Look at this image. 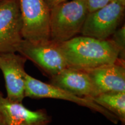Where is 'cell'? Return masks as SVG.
I'll return each instance as SVG.
<instances>
[{
  "label": "cell",
  "mask_w": 125,
  "mask_h": 125,
  "mask_svg": "<svg viewBox=\"0 0 125 125\" xmlns=\"http://www.w3.org/2000/svg\"><path fill=\"white\" fill-rule=\"evenodd\" d=\"M59 44L68 67L76 69L91 70L114 63L119 59V50L109 38L76 36Z\"/></svg>",
  "instance_id": "1"
},
{
  "label": "cell",
  "mask_w": 125,
  "mask_h": 125,
  "mask_svg": "<svg viewBox=\"0 0 125 125\" xmlns=\"http://www.w3.org/2000/svg\"><path fill=\"white\" fill-rule=\"evenodd\" d=\"M85 0H68L51 9L50 37L62 43L81 33L88 14Z\"/></svg>",
  "instance_id": "2"
},
{
  "label": "cell",
  "mask_w": 125,
  "mask_h": 125,
  "mask_svg": "<svg viewBox=\"0 0 125 125\" xmlns=\"http://www.w3.org/2000/svg\"><path fill=\"white\" fill-rule=\"evenodd\" d=\"M17 52L31 60L49 78L68 67L59 43L51 40L33 42L23 39Z\"/></svg>",
  "instance_id": "3"
},
{
  "label": "cell",
  "mask_w": 125,
  "mask_h": 125,
  "mask_svg": "<svg viewBox=\"0 0 125 125\" xmlns=\"http://www.w3.org/2000/svg\"><path fill=\"white\" fill-rule=\"evenodd\" d=\"M125 0H114L105 7L88 13L82 35L107 40L118 29L124 18Z\"/></svg>",
  "instance_id": "4"
},
{
  "label": "cell",
  "mask_w": 125,
  "mask_h": 125,
  "mask_svg": "<svg viewBox=\"0 0 125 125\" xmlns=\"http://www.w3.org/2000/svg\"><path fill=\"white\" fill-rule=\"evenodd\" d=\"M24 40L42 41L51 40V9L45 0H19Z\"/></svg>",
  "instance_id": "5"
},
{
  "label": "cell",
  "mask_w": 125,
  "mask_h": 125,
  "mask_svg": "<svg viewBox=\"0 0 125 125\" xmlns=\"http://www.w3.org/2000/svg\"><path fill=\"white\" fill-rule=\"evenodd\" d=\"M24 95L25 97L31 98H55L71 101L101 114L114 124L116 125L119 122L115 115L98 105L92 100L75 96L67 90L51 83L42 82L27 73L26 76Z\"/></svg>",
  "instance_id": "6"
},
{
  "label": "cell",
  "mask_w": 125,
  "mask_h": 125,
  "mask_svg": "<svg viewBox=\"0 0 125 125\" xmlns=\"http://www.w3.org/2000/svg\"><path fill=\"white\" fill-rule=\"evenodd\" d=\"M23 40L19 0L0 1V54L17 52Z\"/></svg>",
  "instance_id": "7"
},
{
  "label": "cell",
  "mask_w": 125,
  "mask_h": 125,
  "mask_svg": "<svg viewBox=\"0 0 125 125\" xmlns=\"http://www.w3.org/2000/svg\"><path fill=\"white\" fill-rule=\"evenodd\" d=\"M27 59L16 52L0 54V70L4 75L7 97L10 100L22 103L25 98V64Z\"/></svg>",
  "instance_id": "8"
},
{
  "label": "cell",
  "mask_w": 125,
  "mask_h": 125,
  "mask_svg": "<svg viewBox=\"0 0 125 125\" xmlns=\"http://www.w3.org/2000/svg\"><path fill=\"white\" fill-rule=\"evenodd\" d=\"M51 122L52 116L45 109L30 110L0 92V125H49Z\"/></svg>",
  "instance_id": "9"
},
{
  "label": "cell",
  "mask_w": 125,
  "mask_h": 125,
  "mask_svg": "<svg viewBox=\"0 0 125 125\" xmlns=\"http://www.w3.org/2000/svg\"><path fill=\"white\" fill-rule=\"evenodd\" d=\"M52 85L81 97L90 98L99 94L86 70L67 67L50 78Z\"/></svg>",
  "instance_id": "10"
},
{
  "label": "cell",
  "mask_w": 125,
  "mask_h": 125,
  "mask_svg": "<svg viewBox=\"0 0 125 125\" xmlns=\"http://www.w3.org/2000/svg\"><path fill=\"white\" fill-rule=\"evenodd\" d=\"M99 94L125 92V62L118 59L114 63L86 70Z\"/></svg>",
  "instance_id": "11"
},
{
  "label": "cell",
  "mask_w": 125,
  "mask_h": 125,
  "mask_svg": "<svg viewBox=\"0 0 125 125\" xmlns=\"http://www.w3.org/2000/svg\"><path fill=\"white\" fill-rule=\"evenodd\" d=\"M90 100L115 115L125 125V92L101 93Z\"/></svg>",
  "instance_id": "12"
},
{
  "label": "cell",
  "mask_w": 125,
  "mask_h": 125,
  "mask_svg": "<svg viewBox=\"0 0 125 125\" xmlns=\"http://www.w3.org/2000/svg\"><path fill=\"white\" fill-rule=\"evenodd\" d=\"M112 42L119 50V59L125 60V26L119 27L112 35L109 37Z\"/></svg>",
  "instance_id": "13"
},
{
  "label": "cell",
  "mask_w": 125,
  "mask_h": 125,
  "mask_svg": "<svg viewBox=\"0 0 125 125\" xmlns=\"http://www.w3.org/2000/svg\"><path fill=\"white\" fill-rule=\"evenodd\" d=\"M89 13L105 7L114 0H85Z\"/></svg>",
  "instance_id": "14"
},
{
  "label": "cell",
  "mask_w": 125,
  "mask_h": 125,
  "mask_svg": "<svg viewBox=\"0 0 125 125\" xmlns=\"http://www.w3.org/2000/svg\"><path fill=\"white\" fill-rule=\"evenodd\" d=\"M45 1L48 4V5L49 6L50 9H51L57 5L68 1V0H45Z\"/></svg>",
  "instance_id": "15"
},
{
  "label": "cell",
  "mask_w": 125,
  "mask_h": 125,
  "mask_svg": "<svg viewBox=\"0 0 125 125\" xmlns=\"http://www.w3.org/2000/svg\"><path fill=\"white\" fill-rule=\"evenodd\" d=\"M0 1H1V0H0Z\"/></svg>",
  "instance_id": "16"
}]
</instances>
